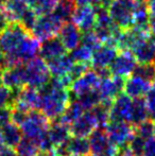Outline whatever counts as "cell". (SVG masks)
<instances>
[{
	"mask_svg": "<svg viewBox=\"0 0 155 156\" xmlns=\"http://www.w3.org/2000/svg\"><path fill=\"white\" fill-rule=\"evenodd\" d=\"M88 141L91 155H98L100 153H103L113 144L106 135L105 129L102 127H98L90 134V136L88 137Z\"/></svg>",
	"mask_w": 155,
	"mask_h": 156,
	"instance_id": "cell-22",
	"label": "cell"
},
{
	"mask_svg": "<svg viewBox=\"0 0 155 156\" xmlns=\"http://www.w3.org/2000/svg\"><path fill=\"white\" fill-rule=\"evenodd\" d=\"M124 79L118 76H108L105 79H101V83L98 88V93L100 96V104L108 107L111 109L114 100L123 93Z\"/></svg>",
	"mask_w": 155,
	"mask_h": 156,
	"instance_id": "cell-9",
	"label": "cell"
},
{
	"mask_svg": "<svg viewBox=\"0 0 155 156\" xmlns=\"http://www.w3.org/2000/svg\"><path fill=\"white\" fill-rule=\"evenodd\" d=\"M65 54H67V50L65 49L64 45L58 38V36L52 37V38L47 39V41L41 43L39 56L46 63L51 62V61L61 58Z\"/></svg>",
	"mask_w": 155,
	"mask_h": 156,
	"instance_id": "cell-20",
	"label": "cell"
},
{
	"mask_svg": "<svg viewBox=\"0 0 155 156\" xmlns=\"http://www.w3.org/2000/svg\"><path fill=\"white\" fill-rule=\"evenodd\" d=\"M149 19L150 12L147 6V3L136 1L134 12H133V28L141 30H150Z\"/></svg>",
	"mask_w": 155,
	"mask_h": 156,
	"instance_id": "cell-25",
	"label": "cell"
},
{
	"mask_svg": "<svg viewBox=\"0 0 155 156\" xmlns=\"http://www.w3.org/2000/svg\"><path fill=\"white\" fill-rule=\"evenodd\" d=\"M100 83H101V78L95 70L90 68L88 71L85 72L71 84L70 89L72 93L71 94H73L75 99H77L86 94L97 91Z\"/></svg>",
	"mask_w": 155,
	"mask_h": 156,
	"instance_id": "cell-11",
	"label": "cell"
},
{
	"mask_svg": "<svg viewBox=\"0 0 155 156\" xmlns=\"http://www.w3.org/2000/svg\"><path fill=\"white\" fill-rule=\"evenodd\" d=\"M133 74H136V76L143 78V80L153 84L155 81V62L148 64H137Z\"/></svg>",
	"mask_w": 155,
	"mask_h": 156,
	"instance_id": "cell-33",
	"label": "cell"
},
{
	"mask_svg": "<svg viewBox=\"0 0 155 156\" xmlns=\"http://www.w3.org/2000/svg\"><path fill=\"white\" fill-rule=\"evenodd\" d=\"M64 23L58 20L52 13L44 16H39L31 34L38 39L39 41H45L58 34L61 28Z\"/></svg>",
	"mask_w": 155,
	"mask_h": 156,
	"instance_id": "cell-8",
	"label": "cell"
},
{
	"mask_svg": "<svg viewBox=\"0 0 155 156\" xmlns=\"http://www.w3.org/2000/svg\"><path fill=\"white\" fill-rule=\"evenodd\" d=\"M0 156H18L16 150L14 148H11L5 144L0 147Z\"/></svg>",
	"mask_w": 155,
	"mask_h": 156,
	"instance_id": "cell-44",
	"label": "cell"
},
{
	"mask_svg": "<svg viewBox=\"0 0 155 156\" xmlns=\"http://www.w3.org/2000/svg\"><path fill=\"white\" fill-rule=\"evenodd\" d=\"M118 156H137L134 152L132 151V149L129 146H125L123 148L119 149V152H118Z\"/></svg>",
	"mask_w": 155,
	"mask_h": 156,
	"instance_id": "cell-45",
	"label": "cell"
},
{
	"mask_svg": "<svg viewBox=\"0 0 155 156\" xmlns=\"http://www.w3.org/2000/svg\"><path fill=\"white\" fill-rule=\"evenodd\" d=\"M76 100L78 101L79 103L81 104V106L83 107L85 112H88V111H91L93 108H95L97 105L100 104V96H99V93L97 91H93V93H89V94H86L84 96H81L77 98Z\"/></svg>",
	"mask_w": 155,
	"mask_h": 156,
	"instance_id": "cell-34",
	"label": "cell"
},
{
	"mask_svg": "<svg viewBox=\"0 0 155 156\" xmlns=\"http://www.w3.org/2000/svg\"><path fill=\"white\" fill-rule=\"evenodd\" d=\"M131 52L136 58L137 63H153L155 62V41H153L152 36L140 39L131 49Z\"/></svg>",
	"mask_w": 155,
	"mask_h": 156,
	"instance_id": "cell-19",
	"label": "cell"
},
{
	"mask_svg": "<svg viewBox=\"0 0 155 156\" xmlns=\"http://www.w3.org/2000/svg\"><path fill=\"white\" fill-rule=\"evenodd\" d=\"M84 113H85V111L83 109V107L81 106L80 103L75 99L73 101L71 100L70 104L68 105L66 111L64 112V114H63L58 120H60L61 122H63V123L70 126V125L72 124L80 116H82Z\"/></svg>",
	"mask_w": 155,
	"mask_h": 156,
	"instance_id": "cell-29",
	"label": "cell"
},
{
	"mask_svg": "<svg viewBox=\"0 0 155 156\" xmlns=\"http://www.w3.org/2000/svg\"><path fill=\"white\" fill-rule=\"evenodd\" d=\"M152 85H153V88H155V81L153 82V84H152Z\"/></svg>",
	"mask_w": 155,
	"mask_h": 156,
	"instance_id": "cell-53",
	"label": "cell"
},
{
	"mask_svg": "<svg viewBox=\"0 0 155 156\" xmlns=\"http://www.w3.org/2000/svg\"><path fill=\"white\" fill-rule=\"evenodd\" d=\"M38 15L34 12L33 9L29 8L27 11L25 12V14L21 16L20 20H19V23L23 27V29L27 32L31 33L32 30H33L34 26H35L36 21L38 19Z\"/></svg>",
	"mask_w": 155,
	"mask_h": 156,
	"instance_id": "cell-35",
	"label": "cell"
},
{
	"mask_svg": "<svg viewBox=\"0 0 155 156\" xmlns=\"http://www.w3.org/2000/svg\"><path fill=\"white\" fill-rule=\"evenodd\" d=\"M149 119L148 115L147 105H146L145 98L133 99V109H132V119L131 124L136 126V125L143 123L146 120Z\"/></svg>",
	"mask_w": 155,
	"mask_h": 156,
	"instance_id": "cell-28",
	"label": "cell"
},
{
	"mask_svg": "<svg viewBox=\"0 0 155 156\" xmlns=\"http://www.w3.org/2000/svg\"><path fill=\"white\" fill-rule=\"evenodd\" d=\"M136 1H138V2H146L147 0H136Z\"/></svg>",
	"mask_w": 155,
	"mask_h": 156,
	"instance_id": "cell-52",
	"label": "cell"
},
{
	"mask_svg": "<svg viewBox=\"0 0 155 156\" xmlns=\"http://www.w3.org/2000/svg\"><path fill=\"white\" fill-rule=\"evenodd\" d=\"M58 38L61 39L67 51H72L81 45L82 32L72 21H67L62 26L58 32Z\"/></svg>",
	"mask_w": 155,
	"mask_h": 156,
	"instance_id": "cell-18",
	"label": "cell"
},
{
	"mask_svg": "<svg viewBox=\"0 0 155 156\" xmlns=\"http://www.w3.org/2000/svg\"><path fill=\"white\" fill-rule=\"evenodd\" d=\"M153 137L155 138V121H154V127H153Z\"/></svg>",
	"mask_w": 155,
	"mask_h": 156,
	"instance_id": "cell-51",
	"label": "cell"
},
{
	"mask_svg": "<svg viewBox=\"0 0 155 156\" xmlns=\"http://www.w3.org/2000/svg\"><path fill=\"white\" fill-rule=\"evenodd\" d=\"M2 84V71H0V86Z\"/></svg>",
	"mask_w": 155,
	"mask_h": 156,
	"instance_id": "cell-50",
	"label": "cell"
},
{
	"mask_svg": "<svg viewBox=\"0 0 155 156\" xmlns=\"http://www.w3.org/2000/svg\"><path fill=\"white\" fill-rule=\"evenodd\" d=\"M143 156H155V138L151 137L145 141Z\"/></svg>",
	"mask_w": 155,
	"mask_h": 156,
	"instance_id": "cell-41",
	"label": "cell"
},
{
	"mask_svg": "<svg viewBox=\"0 0 155 156\" xmlns=\"http://www.w3.org/2000/svg\"><path fill=\"white\" fill-rule=\"evenodd\" d=\"M137 61L134 54L129 50H122L118 53L116 58L110 66V71L113 76L129 78L132 76L137 66Z\"/></svg>",
	"mask_w": 155,
	"mask_h": 156,
	"instance_id": "cell-10",
	"label": "cell"
},
{
	"mask_svg": "<svg viewBox=\"0 0 155 156\" xmlns=\"http://www.w3.org/2000/svg\"><path fill=\"white\" fill-rule=\"evenodd\" d=\"M29 34L31 33L26 31L19 23H11L4 31L0 33V52L4 56L12 54Z\"/></svg>",
	"mask_w": 155,
	"mask_h": 156,
	"instance_id": "cell-5",
	"label": "cell"
},
{
	"mask_svg": "<svg viewBox=\"0 0 155 156\" xmlns=\"http://www.w3.org/2000/svg\"><path fill=\"white\" fill-rule=\"evenodd\" d=\"M146 105H147L148 109V115H149V119L152 121H155V89L152 88L147 96L145 97Z\"/></svg>",
	"mask_w": 155,
	"mask_h": 156,
	"instance_id": "cell-39",
	"label": "cell"
},
{
	"mask_svg": "<svg viewBox=\"0 0 155 156\" xmlns=\"http://www.w3.org/2000/svg\"><path fill=\"white\" fill-rule=\"evenodd\" d=\"M133 109V99L124 93L120 94L113 102L110 109L111 121H121L131 124Z\"/></svg>",
	"mask_w": 155,
	"mask_h": 156,
	"instance_id": "cell-12",
	"label": "cell"
},
{
	"mask_svg": "<svg viewBox=\"0 0 155 156\" xmlns=\"http://www.w3.org/2000/svg\"><path fill=\"white\" fill-rule=\"evenodd\" d=\"M6 68V61L5 56L0 52V71H3V69Z\"/></svg>",
	"mask_w": 155,
	"mask_h": 156,
	"instance_id": "cell-48",
	"label": "cell"
},
{
	"mask_svg": "<svg viewBox=\"0 0 155 156\" xmlns=\"http://www.w3.org/2000/svg\"></svg>",
	"mask_w": 155,
	"mask_h": 156,
	"instance_id": "cell-56",
	"label": "cell"
},
{
	"mask_svg": "<svg viewBox=\"0 0 155 156\" xmlns=\"http://www.w3.org/2000/svg\"><path fill=\"white\" fill-rule=\"evenodd\" d=\"M11 23V20L9 18L8 14L5 13V11L3 10V8L0 9V33L9 27V25Z\"/></svg>",
	"mask_w": 155,
	"mask_h": 156,
	"instance_id": "cell-42",
	"label": "cell"
},
{
	"mask_svg": "<svg viewBox=\"0 0 155 156\" xmlns=\"http://www.w3.org/2000/svg\"><path fill=\"white\" fill-rule=\"evenodd\" d=\"M146 3H147V6H148V9H149L150 14L155 13V0H147Z\"/></svg>",
	"mask_w": 155,
	"mask_h": 156,
	"instance_id": "cell-47",
	"label": "cell"
},
{
	"mask_svg": "<svg viewBox=\"0 0 155 156\" xmlns=\"http://www.w3.org/2000/svg\"><path fill=\"white\" fill-rule=\"evenodd\" d=\"M149 29L151 32V36L155 41V13L150 14V19H149Z\"/></svg>",
	"mask_w": 155,
	"mask_h": 156,
	"instance_id": "cell-46",
	"label": "cell"
},
{
	"mask_svg": "<svg viewBox=\"0 0 155 156\" xmlns=\"http://www.w3.org/2000/svg\"><path fill=\"white\" fill-rule=\"evenodd\" d=\"M98 127H99L98 126V122L96 120L95 116H93V112L88 111V112H85L82 116H80L69 126V129H70L71 136L87 138Z\"/></svg>",
	"mask_w": 155,
	"mask_h": 156,
	"instance_id": "cell-15",
	"label": "cell"
},
{
	"mask_svg": "<svg viewBox=\"0 0 155 156\" xmlns=\"http://www.w3.org/2000/svg\"><path fill=\"white\" fill-rule=\"evenodd\" d=\"M77 6L91 5V6H103V0H75Z\"/></svg>",
	"mask_w": 155,
	"mask_h": 156,
	"instance_id": "cell-43",
	"label": "cell"
},
{
	"mask_svg": "<svg viewBox=\"0 0 155 156\" xmlns=\"http://www.w3.org/2000/svg\"><path fill=\"white\" fill-rule=\"evenodd\" d=\"M30 6L23 0H5L3 10L8 14L11 23H19L21 16Z\"/></svg>",
	"mask_w": 155,
	"mask_h": 156,
	"instance_id": "cell-26",
	"label": "cell"
},
{
	"mask_svg": "<svg viewBox=\"0 0 155 156\" xmlns=\"http://www.w3.org/2000/svg\"><path fill=\"white\" fill-rule=\"evenodd\" d=\"M71 21L82 33L93 31L96 27V8L91 5L77 6Z\"/></svg>",
	"mask_w": 155,
	"mask_h": 156,
	"instance_id": "cell-14",
	"label": "cell"
},
{
	"mask_svg": "<svg viewBox=\"0 0 155 156\" xmlns=\"http://www.w3.org/2000/svg\"><path fill=\"white\" fill-rule=\"evenodd\" d=\"M154 89H155V88H154Z\"/></svg>",
	"mask_w": 155,
	"mask_h": 156,
	"instance_id": "cell-55",
	"label": "cell"
},
{
	"mask_svg": "<svg viewBox=\"0 0 155 156\" xmlns=\"http://www.w3.org/2000/svg\"><path fill=\"white\" fill-rule=\"evenodd\" d=\"M152 89V84L143 78L132 74L124 80L123 93L131 99L143 98Z\"/></svg>",
	"mask_w": 155,
	"mask_h": 156,
	"instance_id": "cell-16",
	"label": "cell"
},
{
	"mask_svg": "<svg viewBox=\"0 0 155 156\" xmlns=\"http://www.w3.org/2000/svg\"><path fill=\"white\" fill-rule=\"evenodd\" d=\"M118 53H119V50L116 47L103 44L101 47L93 51V58H91V67L95 70L110 68Z\"/></svg>",
	"mask_w": 155,
	"mask_h": 156,
	"instance_id": "cell-17",
	"label": "cell"
},
{
	"mask_svg": "<svg viewBox=\"0 0 155 156\" xmlns=\"http://www.w3.org/2000/svg\"><path fill=\"white\" fill-rule=\"evenodd\" d=\"M15 150L18 156H38L41 153L37 142L26 137H23Z\"/></svg>",
	"mask_w": 155,
	"mask_h": 156,
	"instance_id": "cell-30",
	"label": "cell"
},
{
	"mask_svg": "<svg viewBox=\"0 0 155 156\" xmlns=\"http://www.w3.org/2000/svg\"><path fill=\"white\" fill-rule=\"evenodd\" d=\"M23 68H25L26 86L41 89L51 80V73L49 71L47 63L41 56H36L29 62L25 63Z\"/></svg>",
	"mask_w": 155,
	"mask_h": 156,
	"instance_id": "cell-2",
	"label": "cell"
},
{
	"mask_svg": "<svg viewBox=\"0 0 155 156\" xmlns=\"http://www.w3.org/2000/svg\"><path fill=\"white\" fill-rule=\"evenodd\" d=\"M15 99V93L6 88L5 86H0V109L5 107H12Z\"/></svg>",
	"mask_w": 155,
	"mask_h": 156,
	"instance_id": "cell-38",
	"label": "cell"
},
{
	"mask_svg": "<svg viewBox=\"0 0 155 156\" xmlns=\"http://www.w3.org/2000/svg\"><path fill=\"white\" fill-rule=\"evenodd\" d=\"M0 135H1L3 144L11 148H16L17 144L23 139V133L20 127L12 121L3 124L0 127Z\"/></svg>",
	"mask_w": 155,
	"mask_h": 156,
	"instance_id": "cell-23",
	"label": "cell"
},
{
	"mask_svg": "<svg viewBox=\"0 0 155 156\" xmlns=\"http://www.w3.org/2000/svg\"><path fill=\"white\" fill-rule=\"evenodd\" d=\"M50 123L51 121L41 112L34 109L28 113L25 121L19 127L23 133V137L32 139L38 144L39 140L47 134Z\"/></svg>",
	"mask_w": 155,
	"mask_h": 156,
	"instance_id": "cell-3",
	"label": "cell"
},
{
	"mask_svg": "<svg viewBox=\"0 0 155 156\" xmlns=\"http://www.w3.org/2000/svg\"><path fill=\"white\" fill-rule=\"evenodd\" d=\"M145 141H146V140L143 139V138L135 135L134 138L132 139V141L129 144V147L132 149V151L137 156H141V155H143V147H145Z\"/></svg>",
	"mask_w": 155,
	"mask_h": 156,
	"instance_id": "cell-40",
	"label": "cell"
},
{
	"mask_svg": "<svg viewBox=\"0 0 155 156\" xmlns=\"http://www.w3.org/2000/svg\"><path fill=\"white\" fill-rule=\"evenodd\" d=\"M136 0H113L107 11L113 23L125 31L133 28V12Z\"/></svg>",
	"mask_w": 155,
	"mask_h": 156,
	"instance_id": "cell-4",
	"label": "cell"
},
{
	"mask_svg": "<svg viewBox=\"0 0 155 156\" xmlns=\"http://www.w3.org/2000/svg\"><path fill=\"white\" fill-rule=\"evenodd\" d=\"M153 127H154V122L152 120L148 119L145 122L135 126V133H136L137 136L147 140L149 138L153 137Z\"/></svg>",
	"mask_w": 155,
	"mask_h": 156,
	"instance_id": "cell-37",
	"label": "cell"
},
{
	"mask_svg": "<svg viewBox=\"0 0 155 156\" xmlns=\"http://www.w3.org/2000/svg\"><path fill=\"white\" fill-rule=\"evenodd\" d=\"M104 129L110 141L119 149L129 146L136 135L134 125L121 121H110Z\"/></svg>",
	"mask_w": 155,
	"mask_h": 156,
	"instance_id": "cell-7",
	"label": "cell"
},
{
	"mask_svg": "<svg viewBox=\"0 0 155 156\" xmlns=\"http://www.w3.org/2000/svg\"><path fill=\"white\" fill-rule=\"evenodd\" d=\"M93 53V52L89 48L85 47L84 45H80L75 50L70 51L69 56H70V58L75 63H83V64H89V65H91Z\"/></svg>",
	"mask_w": 155,
	"mask_h": 156,
	"instance_id": "cell-31",
	"label": "cell"
},
{
	"mask_svg": "<svg viewBox=\"0 0 155 156\" xmlns=\"http://www.w3.org/2000/svg\"><path fill=\"white\" fill-rule=\"evenodd\" d=\"M47 134L52 146H53V149L61 146L64 142H66L71 137L69 125L63 123L60 120H53V121H51Z\"/></svg>",
	"mask_w": 155,
	"mask_h": 156,
	"instance_id": "cell-21",
	"label": "cell"
},
{
	"mask_svg": "<svg viewBox=\"0 0 155 156\" xmlns=\"http://www.w3.org/2000/svg\"><path fill=\"white\" fill-rule=\"evenodd\" d=\"M58 1L60 0H33L31 9H33L38 16H44L53 12Z\"/></svg>",
	"mask_w": 155,
	"mask_h": 156,
	"instance_id": "cell-32",
	"label": "cell"
},
{
	"mask_svg": "<svg viewBox=\"0 0 155 156\" xmlns=\"http://www.w3.org/2000/svg\"><path fill=\"white\" fill-rule=\"evenodd\" d=\"M39 90V104L37 111L41 112L50 121L58 120L64 114L71 102L68 89L62 87L54 78Z\"/></svg>",
	"mask_w": 155,
	"mask_h": 156,
	"instance_id": "cell-1",
	"label": "cell"
},
{
	"mask_svg": "<svg viewBox=\"0 0 155 156\" xmlns=\"http://www.w3.org/2000/svg\"><path fill=\"white\" fill-rule=\"evenodd\" d=\"M69 156H77V155H69Z\"/></svg>",
	"mask_w": 155,
	"mask_h": 156,
	"instance_id": "cell-54",
	"label": "cell"
},
{
	"mask_svg": "<svg viewBox=\"0 0 155 156\" xmlns=\"http://www.w3.org/2000/svg\"><path fill=\"white\" fill-rule=\"evenodd\" d=\"M73 64H75V62L70 58L69 54H65L61 58L47 63V65L50 73L53 78H61V76L68 74Z\"/></svg>",
	"mask_w": 155,
	"mask_h": 156,
	"instance_id": "cell-24",
	"label": "cell"
},
{
	"mask_svg": "<svg viewBox=\"0 0 155 156\" xmlns=\"http://www.w3.org/2000/svg\"><path fill=\"white\" fill-rule=\"evenodd\" d=\"M41 45V41L36 37H34L32 34H29L23 39V41L17 48L16 51L5 56L6 67L25 64L32 58H36L37 54H39Z\"/></svg>",
	"mask_w": 155,
	"mask_h": 156,
	"instance_id": "cell-6",
	"label": "cell"
},
{
	"mask_svg": "<svg viewBox=\"0 0 155 156\" xmlns=\"http://www.w3.org/2000/svg\"><path fill=\"white\" fill-rule=\"evenodd\" d=\"M81 45H84L85 47L89 48L91 51H96L98 48L101 47L103 44L100 41V38L97 36L95 31H89L82 33V41H81Z\"/></svg>",
	"mask_w": 155,
	"mask_h": 156,
	"instance_id": "cell-36",
	"label": "cell"
},
{
	"mask_svg": "<svg viewBox=\"0 0 155 156\" xmlns=\"http://www.w3.org/2000/svg\"><path fill=\"white\" fill-rule=\"evenodd\" d=\"M4 3H5V0H0V9L3 8Z\"/></svg>",
	"mask_w": 155,
	"mask_h": 156,
	"instance_id": "cell-49",
	"label": "cell"
},
{
	"mask_svg": "<svg viewBox=\"0 0 155 156\" xmlns=\"http://www.w3.org/2000/svg\"><path fill=\"white\" fill-rule=\"evenodd\" d=\"M77 8L75 0H60L58 5L53 10L52 14L61 20L63 23H67V21H71L73 16V13Z\"/></svg>",
	"mask_w": 155,
	"mask_h": 156,
	"instance_id": "cell-27",
	"label": "cell"
},
{
	"mask_svg": "<svg viewBox=\"0 0 155 156\" xmlns=\"http://www.w3.org/2000/svg\"><path fill=\"white\" fill-rule=\"evenodd\" d=\"M2 85L12 90L13 93H17L23 87L26 86L25 68L23 64L20 65L6 67L2 71Z\"/></svg>",
	"mask_w": 155,
	"mask_h": 156,
	"instance_id": "cell-13",
	"label": "cell"
}]
</instances>
